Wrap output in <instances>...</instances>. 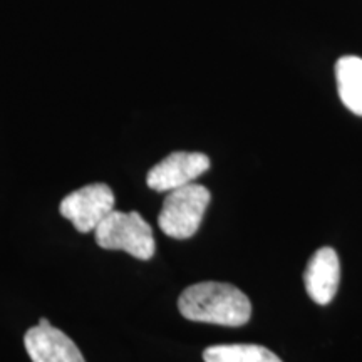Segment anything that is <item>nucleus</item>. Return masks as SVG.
Returning <instances> with one entry per match:
<instances>
[{"instance_id":"nucleus-2","label":"nucleus","mask_w":362,"mask_h":362,"mask_svg":"<svg viewBox=\"0 0 362 362\" xmlns=\"http://www.w3.org/2000/svg\"><path fill=\"white\" fill-rule=\"evenodd\" d=\"M94 237L104 250H123L139 260H149L156 252L151 225L138 211L112 210L94 230Z\"/></svg>"},{"instance_id":"nucleus-8","label":"nucleus","mask_w":362,"mask_h":362,"mask_svg":"<svg viewBox=\"0 0 362 362\" xmlns=\"http://www.w3.org/2000/svg\"><path fill=\"white\" fill-rule=\"evenodd\" d=\"M339 98L344 106L357 116H362V59L344 56L336 64Z\"/></svg>"},{"instance_id":"nucleus-1","label":"nucleus","mask_w":362,"mask_h":362,"mask_svg":"<svg viewBox=\"0 0 362 362\" xmlns=\"http://www.w3.org/2000/svg\"><path fill=\"white\" fill-rule=\"evenodd\" d=\"M180 314L193 322L242 327L252 317L250 298L232 284L189 285L178 298Z\"/></svg>"},{"instance_id":"nucleus-10","label":"nucleus","mask_w":362,"mask_h":362,"mask_svg":"<svg viewBox=\"0 0 362 362\" xmlns=\"http://www.w3.org/2000/svg\"><path fill=\"white\" fill-rule=\"evenodd\" d=\"M39 325H51V322H49L47 319H44V317H42V319L39 320Z\"/></svg>"},{"instance_id":"nucleus-3","label":"nucleus","mask_w":362,"mask_h":362,"mask_svg":"<svg viewBox=\"0 0 362 362\" xmlns=\"http://www.w3.org/2000/svg\"><path fill=\"white\" fill-rule=\"evenodd\" d=\"M210 200L211 193L198 183H189L168 192L158 215L161 232L176 240L193 237L200 228Z\"/></svg>"},{"instance_id":"nucleus-5","label":"nucleus","mask_w":362,"mask_h":362,"mask_svg":"<svg viewBox=\"0 0 362 362\" xmlns=\"http://www.w3.org/2000/svg\"><path fill=\"white\" fill-rule=\"evenodd\" d=\"M210 158L203 153L175 151L148 171L146 183L155 192H173L194 183L198 176L210 170Z\"/></svg>"},{"instance_id":"nucleus-7","label":"nucleus","mask_w":362,"mask_h":362,"mask_svg":"<svg viewBox=\"0 0 362 362\" xmlns=\"http://www.w3.org/2000/svg\"><path fill=\"white\" fill-rule=\"evenodd\" d=\"M341 282V264L337 252L330 247L319 248L304 272L305 291L315 304L327 305L336 297Z\"/></svg>"},{"instance_id":"nucleus-6","label":"nucleus","mask_w":362,"mask_h":362,"mask_svg":"<svg viewBox=\"0 0 362 362\" xmlns=\"http://www.w3.org/2000/svg\"><path fill=\"white\" fill-rule=\"evenodd\" d=\"M25 351L33 362H86L79 347L52 325H34L25 332Z\"/></svg>"},{"instance_id":"nucleus-9","label":"nucleus","mask_w":362,"mask_h":362,"mask_svg":"<svg viewBox=\"0 0 362 362\" xmlns=\"http://www.w3.org/2000/svg\"><path fill=\"white\" fill-rule=\"evenodd\" d=\"M205 362H282L279 356L257 344H225L211 346L203 352Z\"/></svg>"},{"instance_id":"nucleus-4","label":"nucleus","mask_w":362,"mask_h":362,"mask_svg":"<svg viewBox=\"0 0 362 362\" xmlns=\"http://www.w3.org/2000/svg\"><path fill=\"white\" fill-rule=\"evenodd\" d=\"M116 198L106 183H93L67 194L59 205L61 215L81 233L94 232L115 210Z\"/></svg>"}]
</instances>
